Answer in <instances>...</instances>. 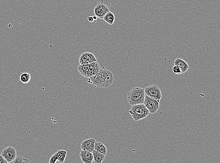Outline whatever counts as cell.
Wrapping results in <instances>:
<instances>
[{"instance_id": "7c38bea8", "label": "cell", "mask_w": 220, "mask_h": 163, "mask_svg": "<svg viewBox=\"0 0 220 163\" xmlns=\"http://www.w3.org/2000/svg\"><path fill=\"white\" fill-rule=\"evenodd\" d=\"M174 64V65L179 66L180 70L181 71L182 73H184L186 72L189 68V65L186 62H185L184 60L180 58H177L175 60Z\"/></svg>"}, {"instance_id": "52a82bcc", "label": "cell", "mask_w": 220, "mask_h": 163, "mask_svg": "<svg viewBox=\"0 0 220 163\" xmlns=\"http://www.w3.org/2000/svg\"><path fill=\"white\" fill-rule=\"evenodd\" d=\"M109 11V9L107 6L102 3H99L94 8V13L97 18L103 19L107 12Z\"/></svg>"}, {"instance_id": "d4e9b609", "label": "cell", "mask_w": 220, "mask_h": 163, "mask_svg": "<svg viewBox=\"0 0 220 163\" xmlns=\"http://www.w3.org/2000/svg\"><path fill=\"white\" fill-rule=\"evenodd\" d=\"M93 18H94V20H97V16H93Z\"/></svg>"}, {"instance_id": "6da1fadb", "label": "cell", "mask_w": 220, "mask_h": 163, "mask_svg": "<svg viewBox=\"0 0 220 163\" xmlns=\"http://www.w3.org/2000/svg\"><path fill=\"white\" fill-rule=\"evenodd\" d=\"M145 97L144 88H133L127 94L128 101L131 106L143 104Z\"/></svg>"}, {"instance_id": "cb8c5ba5", "label": "cell", "mask_w": 220, "mask_h": 163, "mask_svg": "<svg viewBox=\"0 0 220 163\" xmlns=\"http://www.w3.org/2000/svg\"><path fill=\"white\" fill-rule=\"evenodd\" d=\"M88 20L90 22H92L94 21V19L93 18V16H88Z\"/></svg>"}, {"instance_id": "5b68a950", "label": "cell", "mask_w": 220, "mask_h": 163, "mask_svg": "<svg viewBox=\"0 0 220 163\" xmlns=\"http://www.w3.org/2000/svg\"><path fill=\"white\" fill-rule=\"evenodd\" d=\"M88 82L99 88H106L101 68L96 75L89 77Z\"/></svg>"}, {"instance_id": "277c9868", "label": "cell", "mask_w": 220, "mask_h": 163, "mask_svg": "<svg viewBox=\"0 0 220 163\" xmlns=\"http://www.w3.org/2000/svg\"><path fill=\"white\" fill-rule=\"evenodd\" d=\"M159 102L154 99L145 95L143 104L149 111V113L153 114L159 109Z\"/></svg>"}, {"instance_id": "44dd1931", "label": "cell", "mask_w": 220, "mask_h": 163, "mask_svg": "<svg viewBox=\"0 0 220 163\" xmlns=\"http://www.w3.org/2000/svg\"><path fill=\"white\" fill-rule=\"evenodd\" d=\"M57 160V152H56L53 154L50 158L49 163H56Z\"/></svg>"}, {"instance_id": "ac0fdd59", "label": "cell", "mask_w": 220, "mask_h": 163, "mask_svg": "<svg viewBox=\"0 0 220 163\" xmlns=\"http://www.w3.org/2000/svg\"><path fill=\"white\" fill-rule=\"evenodd\" d=\"M57 152V160L59 163H63L65 161L66 155H67V151L65 150H60Z\"/></svg>"}, {"instance_id": "7402d4cb", "label": "cell", "mask_w": 220, "mask_h": 163, "mask_svg": "<svg viewBox=\"0 0 220 163\" xmlns=\"http://www.w3.org/2000/svg\"><path fill=\"white\" fill-rule=\"evenodd\" d=\"M173 71L175 74H179V75L182 73L180 68H179V66H177V65H174L173 67Z\"/></svg>"}, {"instance_id": "e0dca14e", "label": "cell", "mask_w": 220, "mask_h": 163, "mask_svg": "<svg viewBox=\"0 0 220 163\" xmlns=\"http://www.w3.org/2000/svg\"><path fill=\"white\" fill-rule=\"evenodd\" d=\"M103 19L109 24H113V23H114L115 17L114 14L112 12L109 11V12H107L105 14Z\"/></svg>"}, {"instance_id": "ba28073f", "label": "cell", "mask_w": 220, "mask_h": 163, "mask_svg": "<svg viewBox=\"0 0 220 163\" xmlns=\"http://www.w3.org/2000/svg\"><path fill=\"white\" fill-rule=\"evenodd\" d=\"M96 58L94 55L90 52H84L81 54L79 57L80 64H89L92 62H97Z\"/></svg>"}, {"instance_id": "8fae6325", "label": "cell", "mask_w": 220, "mask_h": 163, "mask_svg": "<svg viewBox=\"0 0 220 163\" xmlns=\"http://www.w3.org/2000/svg\"><path fill=\"white\" fill-rule=\"evenodd\" d=\"M79 155L82 162L84 163H91L93 161L94 156L91 152L81 150Z\"/></svg>"}, {"instance_id": "ffe728a7", "label": "cell", "mask_w": 220, "mask_h": 163, "mask_svg": "<svg viewBox=\"0 0 220 163\" xmlns=\"http://www.w3.org/2000/svg\"><path fill=\"white\" fill-rule=\"evenodd\" d=\"M11 163H31L30 161L28 160V159L23 158V157L18 156H16L15 159L12 161Z\"/></svg>"}, {"instance_id": "8992f818", "label": "cell", "mask_w": 220, "mask_h": 163, "mask_svg": "<svg viewBox=\"0 0 220 163\" xmlns=\"http://www.w3.org/2000/svg\"><path fill=\"white\" fill-rule=\"evenodd\" d=\"M1 155L8 163H11L16 158V150L14 147L8 146L3 150Z\"/></svg>"}, {"instance_id": "3957f363", "label": "cell", "mask_w": 220, "mask_h": 163, "mask_svg": "<svg viewBox=\"0 0 220 163\" xmlns=\"http://www.w3.org/2000/svg\"><path fill=\"white\" fill-rule=\"evenodd\" d=\"M145 95L157 100L160 102L162 98V94L160 88L157 85H153L144 88Z\"/></svg>"}, {"instance_id": "9a60e30c", "label": "cell", "mask_w": 220, "mask_h": 163, "mask_svg": "<svg viewBox=\"0 0 220 163\" xmlns=\"http://www.w3.org/2000/svg\"><path fill=\"white\" fill-rule=\"evenodd\" d=\"M89 64H80L78 66V71L82 76L86 78H88Z\"/></svg>"}, {"instance_id": "5bb4252c", "label": "cell", "mask_w": 220, "mask_h": 163, "mask_svg": "<svg viewBox=\"0 0 220 163\" xmlns=\"http://www.w3.org/2000/svg\"><path fill=\"white\" fill-rule=\"evenodd\" d=\"M92 153L94 156L93 161L95 163H101L105 158V155L98 152L96 150H94Z\"/></svg>"}, {"instance_id": "30bf717a", "label": "cell", "mask_w": 220, "mask_h": 163, "mask_svg": "<svg viewBox=\"0 0 220 163\" xmlns=\"http://www.w3.org/2000/svg\"><path fill=\"white\" fill-rule=\"evenodd\" d=\"M101 70L104 79V82H105L106 87L107 88L109 87L112 84L114 81L113 74L111 73V71L106 69H101Z\"/></svg>"}, {"instance_id": "4fadbf2b", "label": "cell", "mask_w": 220, "mask_h": 163, "mask_svg": "<svg viewBox=\"0 0 220 163\" xmlns=\"http://www.w3.org/2000/svg\"><path fill=\"white\" fill-rule=\"evenodd\" d=\"M88 70V78L96 75L97 73L99 71L101 68L99 67V64L97 61L92 62L89 63Z\"/></svg>"}, {"instance_id": "7a4b0ae2", "label": "cell", "mask_w": 220, "mask_h": 163, "mask_svg": "<svg viewBox=\"0 0 220 163\" xmlns=\"http://www.w3.org/2000/svg\"><path fill=\"white\" fill-rule=\"evenodd\" d=\"M129 112L136 121L145 119L150 113L143 104L132 105Z\"/></svg>"}, {"instance_id": "603a6c76", "label": "cell", "mask_w": 220, "mask_h": 163, "mask_svg": "<svg viewBox=\"0 0 220 163\" xmlns=\"http://www.w3.org/2000/svg\"><path fill=\"white\" fill-rule=\"evenodd\" d=\"M0 163H8L7 161L1 155H0Z\"/></svg>"}, {"instance_id": "2e32d148", "label": "cell", "mask_w": 220, "mask_h": 163, "mask_svg": "<svg viewBox=\"0 0 220 163\" xmlns=\"http://www.w3.org/2000/svg\"><path fill=\"white\" fill-rule=\"evenodd\" d=\"M94 150H96L98 152L103 154L106 155L107 153V148L101 142H95L94 145Z\"/></svg>"}, {"instance_id": "d6986e66", "label": "cell", "mask_w": 220, "mask_h": 163, "mask_svg": "<svg viewBox=\"0 0 220 163\" xmlns=\"http://www.w3.org/2000/svg\"><path fill=\"white\" fill-rule=\"evenodd\" d=\"M31 75L28 73H22L20 76V80L21 82L24 84H27L31 80Z\"/></svg>"}, {"instance_id": "9c48e42d", "label": "cell", "mask_w": 220, "mask_h": 163, "mask_svg": "<svg viewBox=\"0 0 220 163\" xmlns=\"http://www.w3.org/2000/svg\"><path fill=\"white\" fill-rule=\"evenodd\" d=\"M96 142L94 138H90L84 141L81 145V150L92 152L94 150V145Z\"/></svg>"}]
</instances>
